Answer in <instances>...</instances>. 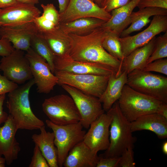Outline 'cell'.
<instances>
[{
  "label": "cell",
  "instance_id": "1",
  "mask_svg": "<svg viewBox=\"0 0 167 167\" xmlns=\"http://www.w3.org/2000/svg\"><path fill=\"white\" fill-rule=\"evenodd\" d=\"M106 32L101 26L84 35L69 34L71 39L69 56L76 61L108 66L120 74L122 71V62L110 55L102 45Z\"/></svg>",
  "mask_w": 167,
  "mask_h": 167
},
{
  "label": "cell",
  "instance_id": "2",
  "mask_svg": "<svg viewBox=\"0 0 167 167\" xmlns=\"http://www.w3.org/2000/svg\"><path fill=\"white\" fill-rule=\"evenodd\" d=\"M34 84L32 78L8 93L6 106L18 130H38L45 125L34 113L30 105L29 92Z\"/></svg>",
  "mask_w": 167,
  "mask_h": 167
},
{
  "label": "cell",
  "instance_id": "3",
  "mask_svg": "<svg viewBox=\"0 0 167 167\" xmlns=\"http://www.w3.org/2000/svg\"><path fill=\"white\" fill-rule=\"evenodd\" d=\"M108 111L112 118L109 128V145L105 152L99 156L118 157L128 148L133 147L136 138L132 134L131 122L122 114L118 101Z\"/></svg>",
  "mask_w": 167,
  "mask_h": 167
},
{
  "label": "cell",
  "instance_id": "4",
  "mask_svg": "<svg viewBox=\"0 0 167 167\" xmlns=\"http://www.w3.org/2000/svg\"><path fill=\"white\" fill-rule=\"evenodd\" d=\"M118 102L122 114L130 122L143 116L156 113L163 102L138 92L127 84L124 86Z\"/></svg>",
  "mask_w": 167,
  "mask_h": 167
},
{
  "label": "cell",
  "instance_id": "5",
  "mask_svg": "<svg viewBox=\"0 0 167 167\" xmlns=\"http://www.w3.org/2000/svg\"><path fill=\"white\" fill-rule=\"evenodd\" d=\"M43 112L51 122L60 126L79 122L81 117L71 97L61 94L46 99L42 104Z\"/></svg>",
  "mask_w": 167,
  "mask_h": 167
},
{
  "label": "cell",
  "instance_id": "6",
  "mask_svg": "<svg viewBox=\"0 0 167 167\" xmlns=\"http://www.w3.org/2000/svg\"><path fill=\"white\" fill-rule=\"evenodd\" d=\"M135 90L167 103V77L142 70L127 74L126 84Z\"/></svg>",
  "mask_w": 167,
  "mask_h": 167
},
{
  "label": "cell",
  "instance_id": "7",
  "mask_svg": "<svg viewBox=\"0 0 167 167\" xmlns=\"http://www.w3.org/2000/svg\"><path fill=\"white\" fill-rule=\"evenodd\" d=\"M45 122L54 133V144L58 151V164L59 167H62L70 151L83 141L86 131L83 130L80 122L64 126L55 124L49 120H46Z\"/></svg>",
  "mask_w": 167,
  "mask_h": 167
},
{
  "label": "cell",
  "instance_id": "8",
  "mask_svg": "<svg viewBox=\"0 0 167 167\" xmlns=\"http://www.w3.org/2000/svg\"><path fill=\"white\" fill-rule=\"evenodd\" d=\"M58 84H66L73 87L86 94L99 98L107 86L109 76L93 74H74L55 71Z\"/></svg>",
  "mask_w": 167,
  "mask_h": 167
},
{
  "label": "cell",
  "instance_id": "9",
  "mask_svg": "<svg viewBox=\"0 0 167 167\" xmlns=\"http://www.w3.org/2000/svg\"><path fill=\"white\" fill-rule=\"evenodd\" d=\"M61 86L73 99L80 116V122L84 128H89L93 121L105 113L99 98L68 85Z\"/></svg>",
  "mask_w": 167,
  "mask_h": 167
},
{
  "label": "cell",
  "instance_id": "10",
  "mask_svg": "<svg viewBox=\"0 0 167 167\" xmlns=\"http://www.w3.org/2000/svg\"><path fill=\"white\" fill-rule=\"evenodd\" d=\"M0 70L10 80L17 84L24 83L33 78L30 64L23 51L15 49L0 60Z\"/></svg>",
  "mask_w": 167,
  "mask_h": 167
},
{
  "label": "cell",
  "instance_id": "11",
  "mask_svg": "<svg viewBox=\"0 0 167 167\" xmlns=\"http://www.w3.org/2000/svg\"><path fill=\"white\" fill-rule=\"evenodd\" d=\"M25 56L28 60L37 92L48 94L58 84V79L53 73L46 60L31 47L26 51Z\"/></svg>",
  "mask_w": 167,
  "mask_h": 167
},
{
  "label": "cell",
  "instance_id": "12",
  "mask_svg": "<svg viewBox=\"0 0 167 167\" xmlns=\"http://www.w3.org/2000/svg\"><path fill=\"white\" fill-rule=\"evenodd\" d=\"M166 32L167 15H156L153 16L149 26L142 32L134 36L120 37L124 58L135 49L147 44L156 35Z\"/></svg>",
  "mask_w": 167,
  "mask_h": 167
},
{
  "label": "cell",
  "instance_id": "13",
  "mask_svg": "<svg viewBox=\"0 0 167 167\" xmlns=\"http://www.w3.org/2000/svg\"><path fill=\"white\" fill-rule=\"evenodd\" d=\"M111 17L110 13L99 6L93 0H70L65 10L59 13V22L67 23L84 17L95 18L107 21Z\"/></svg>",
  "mask_w": 167,
  "mask_h": 167
},
{
  "label": "cell",
  "instance_id": "14",
  "mask_svg": "<svg viewBox=\"0 0 167 167\" xmlns=\"http://www.w3.org/2000/svg\"><path fill=\"white\" fill-rule=\"evenodd\" d=\"M109 113L102 114L91 124L83 140L94 152L107 150L109 145V128L112 120Z\"/></svg>",
  "mask_w": 167,
  "mask_h": 167
},
{
  "label": "cell",
  "instance_id": "15",
  "mask_svg": "<svg viewBox=\"0 0 167 167\" xmlns=\"http://www.w3.org/2000/svg\"><path fill=\"white\" fill-rule=\"evenodd\" d=\"M54 64L55 71L103 76H109L117 73L114 69L108 66L97 63L76 61L69 56L64 57L56 56Z\"/></svg>",
  "mask_w": 167,
  "mask_h": 167
},
{
  "label": "cell",
  "instance_id": "16",
  "mask_svg": "<svg viewBox=\"0 0 167 167\" xmlns=\"http://www.w3.org/2000/svg\"><path fill=\"white\" fill-rule=\"evenodd\" d=\"M41 12L35 5L18 2L0 11L1 26L21 25L33 22Z\"/></svg>",
  "mask_w": 167,
  "mask_h": 167
},
{
  "label": "cell",
  "instance_id": "17",
  "mask_svg": "<svg viewBox=\"0 0 167 167\" xmlns=\"http://www.w3.org/2000/svg\"><path fill=\"white\" fill-rule=\"evenodd\" d=\"M39 31L32 22L17 25L1 26L0 36L11 42L15 49L26 51L30 47L32 37Z\"/></svg>",
  "mask_w": 167,
  "mask_h": 167
},
{
  "label": "cell",
  "instance_id": "18",
  "mask_svg": "<svg viewBox=\"0 0 167 167\" xmlns=\"http://www.w3.org/2000/svg\"><path fill=\"white\" fill-rule=\"evenodd\" d=\"M18 130L12 117L9 115L4 125L0 127V156L10 165L18 158L21 148L15 136Z\"/></svg>",
  "mask_w": 167,
  "mask_h": 167
},
{
  "label": "cell",
  "instance_id": "19",
  "mask_svg": "<svg viewBox=\"0 0 167 167\" xmlns=\"http://www.w3.org/2000/svg\"><path fill=\"white\" fill-rule=\"evenodd\" d=\"M39 32L56 56L64 57L69 56L71 38L69 34L62 30L59 24L50 30L39 31Z\"/></svg>",
  "mask_w": 167,
  "mask_h": 167
},
{
  "label": "cell",
  "instance_id": "20",
  "mask_svg": "<svg viewBox=\"0 0 167 167\" xmlns=\"http://www.w3.org/2000/svg\"><path fill=\"white\" fill-rule=\"evenodd\" d=\"M140 0H131L124 6L113 10L110 12V19L101 27L120 36L122 32L130 24L131 14Z\"/></svg>",
  "mask_w": 167,
  "mask_h": 167
},
{
  "label": "cell",
  "instance_id": "21",
  "mask_svg": "<svg viewBox=\"0 0 167 167\" xmlns=\"http://www.w3.org/2000/svg\"><path fill=\"white\" fill-rule=\"evenodd\" d=\"M99 159L83 141L70 151L63 164L65 167H96Z\"/></svg>",
  "mask_w": 167,
  "mask_h": 167
},
{
  "label": "cell",
  "instance_id": "22",
  "mask_svg": "<svg viewBox=\"0 0 167 167\" xmlns=\"http://www.w3.org/2000/svg\"><path fill=\"white\" fill-rule=\"evenodd\" d=\"M133 132L143 130L154 132L158 138H167V119L156 113L147 114L131 122Z\"/></svg>",
  "mask_w": 167,
  "mask_h": 167
},
{
  "label": "cell",
  "instance_id": "23",
  "mask_svg": "<svg viewBox=\"0 0 167 167\" xmlns=\"http://www.w3.org/2000/svg\"><path fill=\"white\" fill-rule=\"evenodd\" d=\"M116 73L109 76L106 88L99 98L104 110L107 112L118 101L121 95L124 86L126 84L127 74L122 71L119 75Z\"/></svg>",
  "mask_w": 167,
  "mask_h": 167
},
{
  "label": "cell",
  "instance_id": "24",
  "mask_svg": "<svg viewBox=\"0 0 167 167\" xmlns=\"http://www.w3.org/2000/svg\"><path fill=\"white\" fill-rule=\"evenodd\" d=\"M156 38L154 37L147 44L135 49L125 57L122 62V71L128 74L135 70H142L153 51Z\"/></svg>",
  "mask_w": 167,
  "mask_h": 167
},
{
  "label": "cell",
  "instance_id": "25",
  "mask_svg": "<svg viewBox=\"0 0 167 167\" xmlns=\"http://www.w3.org/2000/svg\"><path fill=\"white\" fill-rule=\"evenodd\" d=\"M39 134H34L32 139L46 160L49 167H58V154L54 142V135L53 132L47 131L45 125L40 129Z\"/></svg>",
  "mask_w": 167,
  "mask_h": 167
},
{
  "label": "cell",
  "instance_id": "26",
  "mask_svg": "<svg viewBox=\"0 0 167 167\" xmlns=\"http://www.w3.org/2000/svg\"><path fill=\"white\" fill-rule=\"evenodd\" d=\"M156 15H167V9L147 7L139 9L136 12L133 11L130 18L131 25L122 32L120 37L129 36L133 32L140 30L150 22V17Z\"/></svg>",
  "mask_w": 167,
  "mask_h": 167
},
{
  "label": "cell",
  "instance_id": "27",
  "mask_svg": "<svg viewBox=\"0 0 167 167\" xmlns=\"http://www.w3.org/2000/svg\"><path fill=\"white\" fill-rule=\"evenodd\" d=\"M106 21L93 17H84L65 23L59 25L66 33L78 35L88 34L95 29L101 26Z\"/></svg>",
  "mask_w": 167,
  "mask_h": 167
},
{
  "label": "cell",
  "instance_id": "28",
  "mask_svg": "<svg viewBox=\"0 0 167 167\" xmlns=\"http://www.w3.org/2000/svg\"><path fill=\"white\" fill-rule=\"evenodd\" d=\"M43 13L33 23L40 31L45 32L55 28L60 24L59 13L52 3L41 5Z\"/></svg>",
  "mask_w": 167,
  "mask_h": 167
},
{
  "label": "cell",
  "instance_id": "29",
  "mask_svg": "<svg viewBox=\"0 0 167 167\" xmlns=\"http://www.w3.org/2000/svg\"><path fill=\"white\" fill-rule=\"evenodd\" d=\"M30 47L44 58L49 65L52 72L54 74V61L56 56L39 32L33 35L30 41Z\"/></svg>",
  "mask_w": 167,
  "mask_h": 167
},
{
  "label": "cell",
  "instance_id": "30",
  "mask_svg": "<svg viewBox=\"0 0 167 167\" xmlns=\"http://www.w3.org/2000/svg\"><path fill=\"white\" fill-rule=\"evenodd\" d=\"M120 37L117 34L107 31L102 42V45L110 55L122 62L124 57L122 53Z\"/></svg>",
  "mask_w": 167,
  "mask_h": 167
},
{
  "label": "cell",
  "instance_id": "31",
  "mask_svg": "<svg viewBox=\"0 0 167 167\" xmlns=\"http://www.w3.org/2000/svg\"><path fill=\"white\" fill-rule=\"evenodd\" d=\"M167 57V32L156 38L152 53L148 59L147 64L154 60Z\"/></svg>",
  "mask_w": 167,
  "mask_h": 167
},
{
  "label": "cell",
  "instance_id": "32",
  "mask_svg": "<svg viewBox=\"0 0 167 167\" xmlns=\"http://www.w3.org/2000/svg\"><path fill=\"white\" fill-rule=\"evenodd\" d=\"M146 71H153L167 75V59L161 58L147 64L142 70Z\"/></svg>",
  "mask_w": 167,
  "mask_h": 167
},
{
  "label": "cell",
  "instance_id": "33",
  "mask_svg": "<svg viewBox=\"0 0 167 167\" xmlns=\"http://www.w3.org/2000/svg\"><path fill=\"white\" fill-rule=\"evenodd\" d=\"M133 147H130L126 149L119 157V167H135V163L134 157Z\"/></svg>",
  "mask_w": 167,
  "mask_h": 167
},
{
  "label": "cell",
  "instance_id": "34",
  "mask_svg": "<svg viewBox=\"0 0 167 167\" xmlns=\"http://www.w3.org/2000/svg\"><path fill=\"white\" fill-rule=\"evenodd\" d=\"M29 167H49L45 158L42 154L38 147L35 145L33 155Z\"/></svg>",
  "mask_w": 167,
  "mask_h": 167
},
{
  "label": "cell",
  "instance_id": "35",
  "mask_svg": "<svg viewBox=\"0 0 167 167\" xmlns=\"http://www.w3.org/2000/svg\"><path fill=\"white\" fill-rule=\"evenodd\" d=\"M131 0H102L101 7L106 11L110 13L113 10L124 6Z\"/></svg>",
  "mask_w": 167,
  "mask_h": 167
},
{
  "label": "cell",
  "instance_id": "36",
  "mask_svg": "<svg viewBox=\"0 0 167 167\" xmlns=\"http://www.w3.org/2000/svg\"><path fill=\"white\" fill-rule=\"evenodd\" d=\"M18 87V84L8 79L0 72V95L8 93Z\"/></svg>",
  "mask_w": 167,
  "mask_h": 167
},
{
  "label": "cell",
  "instance_id": "37",
  "mask_svg": "<svg viewBox=\"0 0 167 167\" xmlns=\"http://www.w3.org/2000/svg\"><path fill=\"white\" fill-rule=\"evenodd\" d=\"M137 7L139 9L155 7L167 9V0H140Z\"/></svg>",
  "mask_w": 167,
  "mask_h": 167
},
{
  "label": "cell",
  "instance_id": "38",
  "mask_svg": "<svg viewBox=\"0 0 167 167\" xmlns=\"http://www.w3.org/2000/svg\"><path fill=\"white\" fill-rule=\"evenodd\" d=\"M99 157L96 167H119V157L113 158H105L99 156Z\"/></svg>",
  "mask_w": 167,
  "mask_h": 167
},
{
  "label": "cell",
  "instance_id": "39",
  "mask_svg": "<svg viewBox=\"0 0 167 167\" xmlns=\"http://www.w3.org/2000/svg\"><path fill=\"white\" fill-rule=\"evenodd\" d=\"M11 42L7 39L1 37L0 39V56H7L15 50Z\"/></svg>",
  "mask_w": 167,
  "mask_h": 167
},
{
  "label": "cell",
  "instance_id": "40",
  "mask_svg": "<svg viewBox=\"0 0 167 167\" xmlns=\"http://www.w3.org/2000/svg\"><path fill=\"white\" fill-rule=\"evenodd\" d=\"M6 94L0 95V125L6 121L9 115L3 110V106Z\"/></svg>",
  "mask_w": 167,
  "mask_h": 167
},
{
  "label": "cell",
  "instance_id": "41",
  "mask_svg": "<svg viewBox=\"0 0 167 167\" xmlns=\"http://www.w3.org/2000/svg\"><path fill=\"white\" fill-rule=\"evenodd\" d=\"M156 113L167 119V103L162 102L158 107Z\"/></svg>",
  "mask_w": 167,
  "mask_h": 167
},
{
  "label": "cell",
  "instance_id": "42",
  "mask_svg": "<svg viewBox=\"0 0 167 167\" xmlns=\"http://www.w3.org/2000/svg\"><path fill=\"white\" fill-rule=\"evenodd\" d=\"M18 2L17 0H0V9H3L9 7Z\"/></svg>",
  "mask_w": 167,
  "mask_h": 167
},
{
  "label": "cell",
  "instance_id": "43",
  "mask_svg": "<svg viewBox=\"0 0 167 167\" xmlns=\"http://www.w3.org/2000/svg\"><path fill=\"white\" fill-rule=\"evenodd\" d=\"M70 0H58L59 13L63 12L66 8Z\"/></svg>",
  "mask_w": 167,
  "mask_h": 167
},
{
  "label": "cell",
  "instance_id": "44",
  "mask_svg": "<svg viewBox=\"0 0 167 167\" xmlns=\"http://www.w3.org/2000/svg\"><path fill=\"white\" fill-rule=\"evenodd\" d=\"M18 2L34 5L37 4L39 3V0H17Z\"/></svg>",
  "mask_w": 167,
  "mask_h": 167
},
{
  "label": "cell",
  "instance_id": "45",
  "mask_svg": "<svg viewBox=\"0 0 167 167\" xmlns=\"http://www.w3.org/2000/svg\"><path fill=\"white\" fill-rule=\"evenodd\" d=\"M162 150L163 152L165 155H167V141H165L162 144Z\"/></svg>",
  "mask_w": 167,
  "mask_h": 167
},
{
  "label": "cell",
  "instance_id": "46",
  "mask_svg": "<svg viewBox=\"0 0 167 167\" xmlns=\"http://www.w3.org/2000/svg\"><path fill=\"white\" fill-rule=\"evenodd\" d=\"M6 160L4 157L0 156V167H4Z\"/></svg>",
  "mask_w": 167,
  "mask_h": 167
},
{
  "label": "cell",
  "instance_id": "47",
  "mask_svg": "<svg viewBox=\"0 0 167 167\" xmlns=\"http://www.w3.org/2000/svg\"><path fill=\"white\" fill-rule=\"evenodd\" d=\"M102 0H93L94 2L99 6L101 7V4Z\"/></svg>",
  "mask_w": 167,
  "mask_h": 167
},
{
  "label": "cell",
  "instance_id": "48",
  "mask_svg": "<svg viewBox=\"0 0 167 167\" xmlns=\"http://www.w3.org/2000/svg\"><path fill=\"white\" fill-rule=\"evenodd\" d=\"M1 9H0V11H1ZM1 26V24H0V27Z\"/></svg>",
  "mask_w": 167,
  "mask_h": 167
},
{
  "label": "cell",
  "instance_id": "49",
  "mask_svg": "<svg viewBox=\"0 0 167 167\" xmlns=\"http://www.w3.org/2000/svg\"></svg>",
  "mask_w": 167,
  "mask_h": 167
}]
</instances>
